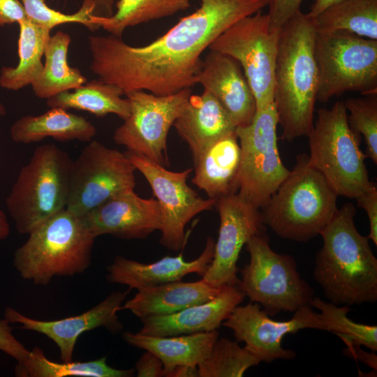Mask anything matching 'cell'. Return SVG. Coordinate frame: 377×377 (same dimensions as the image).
Listing matches in <instances>:
<instances>
[{
    "label": "cell",
    "instance_id": "2",
    "mask_svg": "<svg viewBox=\"0 0 377 377\" xmlns=\"http://www.w3.org/2000/svg\"><path fill=\"white\" fill-rule=\"evenodd\" d=\"M356 210L347 202L338 209L320 235L314 280L328 302L351 306L377 301V259L367 236L357 230Z\"/></svg>",
    "mask_w": 377,
    "mask_h": 377
},
{
    "label": "cell",
    "instance_id": "19",
    "mask_svg": "<svg viewBox=\"0 0 377 377\" xmlns=\"http://www.w3.org/2000/svg\"><path fill=\"white\" fill-rule=\"evenodd\" d=\"M230 115L237 127L251 123L256 111L255 98L239 63L231 57L209 50L195 78Z\"/></svg>",
    "mask_w": 377,
    "mask_h": 377
},
{
    "label": "cell",
    "instance_id": "12",
    "mask_svg": "<svg viewBox=\"0 0 377 377\" xmlns=\"http://www.w3.org/2000/svg\"><path fill=\"white\" fill-rule=\"evenodd\" d=\"M135 170L125 153L90 141L72 161L66 209L82 217L116 193L134 188Z\"/></svg>",
    "mask_w": 377,
    "mask_h": 377
},
{
    "label": "cell",
    "instance_id": "43",
    "mask_svg": "<svg viewBox=\"0 0 377 377\" xmlns=\"http://www.w3.org/2000/svg\"><path fill=\"white\" fill-rule=\"evenodd\" d=\"M165 377H198V367L179 365L168 371Z\"/></svg>",
    "mask_w": 377,
    "mask_h": 377
},
{
    "label": "cell",
    "instance_id": "10",
    "mask_svg": "<svg viewBox=\"0 0 377 377\" xmlns=\"http://www.w3.org/2000/svg\"><path fill=\"white\" fill-rule=\"evenodd\" d=\"M280 29L259 11L235 22L209 46L240 65L253 92L256 111L274 103V73Z\"/></svg>",
    "mask_w": 377,
    "mask_h": 377
},
{
    "label": "cell",
    "instance_id": "45",
    "mask_svg": "<svg viewBox=\"0 0 377 377\" xmlns=\"http://www.w3.org/2000/svg\"><path fill=\"white\" fill-rule=\"evenodd\" d=\"M10 225L6 215L0 209V241L6 239L10 234Z\"/></svg>",
    "mask_w": 377,
    "mask_h": 377
},
{
    "label": "cell",
    "instance_id": "24",
    "mask_svg": "<svg viewBox=\"0 0 377 377\" xmlns=\"http://www.w3.org/2000/svg\"><path fill=\"white\" fill-rule=\"evenodd\" d=\"M220 288L202 279L193 282H169L138 290L133 297L123 303L121 310H129L140 320L169 315L212 300Z\"/></svg>",
    "mask_w": 377,
    "mask_h": 377
},
{
    "label": "cell",
    "instance_id": "26",
    "mask_svg": "<svg viewBox=\"0 0 377 377\" xmlns=\"http://www.w3.org/2000/svg\"><path fill=\"white\" fill-rule=\"evenodd\" d=\"M96 134V129L89 121L60 108H50L39 115H24L10 129L12 140L25 145L47 138L62 142H90Z\"/></svg>",
    "mask_w": 377,
    "mask_h": 377
},
{
    "label": "cell",
    "instance_id": "38",
    "mask_svg": "<svg viewBox=\"0 0 377 377\" xmlns=\"http://www.w3.org/2000/svg\"><path fill=\"white\" fill-rule=\"evenodd\" d=\"M303 0H269V16L272 27L280 29L295 13L300 10Z\"/></svg>",
    "mask_w": 377,
    "mask_h": 377
},
{
    "label": "cell",
    "instance_id": "47",
    "mask_svg": "<svg viewBox=\"0 0 377 377\" xmlns=\"http://www.w3.org/2000/svg\"><path fill=\"white\" fill-rule=\"evenodd\" d=\"M267 1H268V3H269V0H267Z\"/></svg>",
    "mask_w": 377,
    "mask_h": 377
},
{
    "label": "cell",
    "instance_id": "6",
    "mask_svg": "<svg viewBox=\"0 0 377 377\" xmlns=\"http://www.w3.org/2000/svg\"><path fill=\"white\" fill-rule=\"evenodd\" d=\"M72 159L53 144L37 147L6 198L17 231L29 234L67 205Z\"/></svg>",
    "mask_w": 377,
    "mask_h": 377
},
{
    "label": "cell",
    "instance_id": "4",
    "mask_svg": "<svg viewBox=\"0 0 377 377\" xmlns=\"http://www.w3.org/2000/svg\"><path fill=\"white\" fill-rule=\"evenodd\" d=\"M325 177L299 154L287 177L260 209L265 226L281 238L306 242L320 235L338 210L337 197Z\"/></svg>",
    "mask_w": 377,
    "mask_h": 377
},
{
    "label": "cell",
    "instance_id": "36",
    "mask_svg": "<svg viewBox=\"0 0 377 377\" xmlns=\"http://www.w3.org/2000/svg\"><path fill=\"white\" fill-rule=\"evenodd\" d=\"M348 121L353 131L363 135L366 157L377 163V94L350 98L344 103Z\"/></svg>",
    "mask_w": 377,
    "mask_h": 377
},
{
    "label": "cell",
    "instance_id": "39",
    "mask_svg": "<svg viewBox=\"0 0 377 377\" xmlns=\"http://www.w3.org/2000/svg\"><path fill=\"white\" fill-rule=\"evenodd\" d=\"M359 207L365 210L369 222V233L367 236L377 245V186L374 184L355 198Z\"/></svg>",
    "mask_w": 377,
    "mask_h": 377
},
{
    "label": "cell",
    "instance_id": "11",
    "mask_svg": "<svg viewBox=\"0 0 377 377\" xmlns=\"http://www.w3.org/2000/svg\"><path fill=\"white\" fill-rule=\"evenodd\" d=\"M278 124L273 103L256 112L250 124L236 130L241 149L237 193L260 209L290 172L279 152Z\"/></svg>",
    "mask_w": 377,
    "mask_h": 377
},
{
    "label": "cell",
    "instance_id": "37",
    "mask_svg": "<svg viewBox=\"0 0 377 377\" xmlns=\"http://www.w3.org/2000/svg\"><path fill=\"white\" fill-rule=\"evenodd\" d=\"M10 323L0 319V350L14 358L17 364L23 363L29 357V350L12 333Z\"/></svg>",
    "mask_w": 377,
    "mask_h": 377
},
{
    "label": "cell",
    "instance_id": "22",
    "mask_svg": "<svg viewBox=\"0 0 377 377\" xmlns=\"http://www.w3.org/2000/svg\"><path fill=\"white\" fill-rule=\"evenodd\" d=\"M173 126L188 145L193 160L207 147L235 134L237 125L219 101L207 90L191 95Z\"/></svg>",
    "mask_w": 377,
    "mask_h": 377
},
{
    "label": "cell",
    "instance_id": "3",
    "mask_svg": "<svg viewBox=\"0 0 377 377\" xmlns=\"http://www.w3.org/2000/svg\"><path fill=\"white\" fill-rule=\"evenodd\" d=\"M316 34L312 19L301 10L280 29L274 103L283 140L290 142L306 136L313 125L318 90Z\"/></svg>",
    "mask_w": 377,
    "mask_h": 377
},
{
    "label": "cell",
    "instance_id": "9",
    "mask_svg": "<svg viewBox=\"0 0 377 377\" xmlns=\"http://www.w3.org/2000/svg\"><path fill=\"white\" fill-rule=\"evenodd\" d=\"M317 101L327 102L348 91L377 94V40L339 31L316 32Z\"/></svg>",
    "mask_w": 377,
    "mask_h": 377
},
{
    "label": "cell",
    "instance_id": "27",
    "mask_svg": "<svg viewBox=\"0 0 377 377\" xmlns=\"http://www.w3.org/2000/svg\"><path fill=\"white\" fill-rule=\"evenodd\" d=\"M71 42L70 35L61 31L50 36L44 52L43 69L31 84L38 98L47 100L63 91L76 89L87 81L78 68L68 64Z\"/></svg>",
    "mask_w": 377,
    "mask_h": 377
},
{
    "label": "cell",
    "instance_id": "35",
    "mask_svg": "<svg viewBox=\"0 0 377 377\" xmlns=\"http://www.w3.org/2000/svg\"><path fill=\"white\" fill-rule=\"evenodd\" d=\"M24 8L27 19L30 22L52 30L57 26L66 23H79L94 31L99 29L91 20L92 15H99L96 8L101 3L112 0H84L78 11L65 14L49 7L45 0H20ZM101 16V15H100Z\"/></svg>",
    "mask_w": 377,
    "mask_h": 377
},
{
    "label": "cell",
    "instance_id": "17",
    "mask_svg": "<svg viewBox=\"0 0 377 377\" xmlns=\"http://www.w3.org/2000/svg\"><path fill=\"white\" fill-rule=\"evenodd\" d=\"M130 290L112 292L88 311L62 319L37 320L10 306L6 308L4 318L10 323L20 325L23 330L46 336L57 346L62 362H71L77 339L84 332L98 327H105L113 334H118L123 330L124 325L117 312L121 310Z\"/></svg>",
    "mask_w": 377,
    "mask_h": 377
},
{
    "label": "cell",
    "instance_id": "5",
    "mask_svg": "<svg viewBox=\"0 0 377 377\" xmlns=\"http://www.w3.org/2000/svg\"><path fill=\"white\" fill-rule=\"evenodd\" d=\"M14 253L21 277L47 286L55 276H73L89 267L96 237L80 216L67 209L36 227Z\"/></svg>",
    "mask_w": 377,
    "mask_h": 377
},
{
    "label": "cell",
    "instance_id": "41",
    "mask_svg": "<svg viewBox=\"0 0 377 377\" xmlns=\"http://www.w3.org/2000/svg\"><path fill=\"white\" fill-rule=\"evenodd\" d=\"M26 19L24 8L18 0H0V27Z\"/></svg>",
    "mask_w": 377,
    "mask_h": 377
},
{
    "label": "cell",
    "instance_id": "46",
    "mask_svg": "<svg viewBox=\"0 0 377 377\" xmlns=\"http://www.w3.org/2000/svg\"><path fill=\"white\" fill-rule=\"evenodd\" d=\"M6 113V110L3 104L0 101V117L4 116Z\"/></svg>",
    "mask_w": 377,
    "mask_h": 377
},
{
    "label": "cell",
    "instance_id": "13",
    "mask_svg": "<svg viewBox=\"0 0 377 377\" xmlns=\"http://www.w3.org/2000/svg\"><path fill=\"white\" fill-rule=\"evenodd\" d=\"M124 95L130 103V114L115 130L114 142L163 166L168 165V134L191 95V89L166 96L143 90Z\"/></svg>",
    "mask_w": 377,
    "mask_h": 377
},
{
    "label": "cell",
    "instance_id": "8",
    "mask_svg": "<svg viewBox=\"0 0 377 377\" xmlns=\"http://www.w3.org/2000/svg\"><path fill=\"white\" fill-rule=\"evenodd\" d=\"M245 246L249 262L239 270L237 286L250 302L259 304L269 316L311 306L313 289L301 276L292 256L271 248L266 232L253 236Z\"/></svg>",
    "mask_w": 377,
    "mask_h": 377
},
{
    "label": "cell",
    "instance_id": "23",
    "mask_svg": "<svg viewBox=\"0 0 377 377\" xmlns=\"http://www.w3.org/2000/svg\"><path fill=\"white\" fill-rule=\"evenodd\" d=\"M191 182L209 198L237 193L241 149L237 134L223 138L205 148L193 160Z\"/></svg>",
    "mask_w": 377,
    "mask_h": 377
},
{
    "label": "cell",
    "instance_id": "25",
    "mask_svg": "<svg viewBox=\"0 0 377 377\" xmlns=\"http://www.w3.org/2000/svg\"><path fill=\"white\" fill-rule=\"evenodd\" d=\"M219 337L218 330L167 337L131 332L123 334L128 344L151 352L161 360L164 377L168 371L179 365L198 367L207 357Z\"/></svg>",
    "mask_w": 377,
    "mask_h": 377
},
{
    "label": "cell",
    "instance_id": "33",
    "mask_svg": "<svg viewBox=\"0 0 377 377\" xmlns=\"http://www.w3.org/2000/svg\"><path fill=\"white\" fill-rule=\"evenodd\" d=\"M260 362L236 340L218 339L207 357L198 366V377H242Z\"/></svg>",
    "mask_w": 377,
    "mask_h": 377
},
{
    "label": "cell",
    "instance_id": "29",
    "mask_svg": "<svg viewBox=\"0 0 377 377\" xmlns=\"http://www.w3.org/2000/svg\"><path fill=\"white\" fill-rule=\"evenodd\" d=\"M17 24L18 64L15 67L3 66L0 71V87L12 91L31 85L39 75L43 67L42 58L50 38V30L27 19Z\"/></svg>",
    "mask_w": 377,
    "mask_h": 377
},
{
    "label": "cell",
    "instance_id": "16",
    "mask_svg": "<svg viewBox=\"0 0 377 377\" xmlns=\"http://www.w3.org/2000/svg\"><path fill=\"white\" fill-rule=\"evenodd\" d=\"M216 205L220 217L219 235L212 260L202 279L215 288L237 286V263L242 247L251 237L266 232L260 209L237 193L219 197Z\"/></svg>",
    "mask_w": 377,
    "mask_h": 377
},
{
    "label": "cell",
    "instance_id": "28",
    "mask_svg": "<svg viewBox=\"0 0 377 377\" xmlns=\"http://www.w3.org/2000/svg\"><path fill=\"white\" fill-rule=\"evenodd\" d=\"M123 95L118 87L98 79L59 93L47 99L46 104L50 108L87 111L96 117L113 114L125 119L130 114V103Z\"/></svg>",
    "mask_w": 377,
    "mask_h": 377
},
{
    "label": "cell",
    "instance_id": "1",
    "mask_svg": "<svg viewBox=\"0 0 377 377\" xmlns=\"http://www.w3.org/2000/svg\"><path fill=\"white\" fill-rule=\"evenodd\" d=\"M199 1L195 12L144 46L129 45L112 34L89 36L91 71L124 94L143 90L166 96L191 88L211 43L235 22L268 5L267 0Z\"/></svg>",
    "mask_w": 377,
    "mask_h": 377
},
{
    "label": "cell",
    "instance_id": "34",
    "mask_svg": "<svg viewBox=\"0 0 377 377\" xmlns=\"http://www.w3.org/2000/svg\"><path fill=\"white\" fill-rule=\"evenodd\" d=\"M311 307L320 311V316L327 327V331L338 335L345 343H357L364 346L372 352L377 351V326L357 323L347 314L349 306L336 305L330 302L314 297Z\"/></svg>",
    "mask_w": 377,
    "mask_h": 377
},
{
    "label": "cell",
    "instance_id": "32",
    "mask_svg": "<svg viewBox=\"0 0 377 377\" xmlns=\"http://www.w3.org/2000/svg\"><path fill=\"white\" fill-rule=\"evenodd\" d=\"M106 360V357H102L87 362L59 363L49 360L40 348L35 347L23 363L17 364L15 372L22 377H131L135 374V369H116Z\"/></svg>",
    "mask_w": 377,
    "mask_h": 377
},
{
    "label": "cell",
    "instance_id": "42",
    "mask_svg": "<svg viewBox=\"0 0 377 377\" xmlns=\"http://www.w3.org/2000/svg\"><path fill=\"white\" fill-rule=\"evenodd\" d=\"M360 345L357 343L347 344V348L343 350V353L347 356H353L354 358L359 360L364 364L376 371L377 369V356L373 353H367L361 349Z\"/></svg>",
    "mask_w": 377,
    "mask_h": 377
},
{
    "label": "cell",
    "instance_id": "14",
    "mask_svg": "<svg viewBox=\"0 0 377 377\" xmlns=\"http://www.w3.org/2000/svg\"><path fill=\"white\" fill-rule=\"evenodd\" d=\"M125 154L146 178L159 204L160 243L174 251L182 250L188 237L185 233L187 223L198 214L212 209L217 199H205L188 186L191 168L170 171L142 155L128 150Z\"/></svg>",
    "mask_w": 377,
    "mask_h": 377
},
{
    "label": "cell",
    "instance_id": "44",
    "mask_svg": "<svg viewBox=\"0 0 377 377\" xmlns=\"http://www.w3.org/2000/svg\"><path fill=\"white\" fill-rule=\"evenodd\" d=\"M341 1L343 0H313L310 10L306 15L311 18L315 17L330 5Z\"/></svg>",
    "mask_w": 377,
    "mask_h": 377
},
{
    "label": "cell",
    "instance_id": "31",
    "mask_svg": "<svg viewBox=\"0 0 377 377\" xmlns=\"http://www.w3.org/2000/svg\"><path fill=\"white\" fill-rule=\"evenodd\" d=\"M110 16L92 15L91 20L110 34L122 36L125 29L171 16L190 7V0H119Z\"/></svg>",
    "mask_w": 377,
    "mask_h": 377
},
{
    "label": "cell",
    "instance_id": "7",
    "mask_svg": "<svg viewBox=\"0 0 377 377\" xmlns=\"http://www.w3.org/2000/svg\"><path fill=\"white\" fill-rule=\"evenodd\" d=\"M306 135L309 163L326 179L338 195L356 198L374 184L369 179L361 136L350 128L344 102L320 108Z\"/></svg>",
    "mask_w": 377,
    "mask_h": 377
},
{
    "label": "cell",
    "instance_id": "30",
    "mask_svg": "<svg viewBox=\"0 0 377 377\" xmlns=\"http://www.w3.org/2000/svg\"><path fill=\"white\" fill-rule=\"evenodd\" d=\"M311 19L318 33L343 31L377 40V0H343Z\"/></svg>",
    "mask_w": 377,
    "mask_h": 377
},
{
    "label": "cell",
    "instance_id": "18",
    "mask_svg": "<svg viewBox=\"0 0 377 377\" xmlns=\"http://www.w3.org/2000/svg\"><path fill=\"white\" fill-rule=\"evenodd\" d=\"M96 238L103 235L126 239H145L161 227V212L154 198L138 196L126 188L81 217Z\"/></svg>",
    "mask_w": 377,
    "mask_h": 377
},
{
    "label": "cell",
    "instance_id": "40",
    "mask_svg": "<svg viewBox=\"0 0 377 377\" xmlns=\"http://www.w3.org/2000/svg\"><path fill=\"white\" fill-rule=\"evenodd\" d=\"M135 371L138 377H164L161 360L153 353L145 350L135 364Z\"/></svg>",
    "mask_w": 377,
    "mask_h": 377
},
{
    "label": "cell",
    "instance_id": "20",
    "mask_svg": "<svg viewBox=\"0 0 377 377\" xmlns=\"http://www.w3.org/2000/svg\"><path fill=\"white\" fill-rule=\"evenodd\" d=\"M214 245V239L208 237L202 252L191 261L185 260L182 251L176 256H167L149 263L118 256L107 268V279L139 290L179 281L190 274L203 276L212 260Z\"/></svg>",
    "mask_w": 377,
    "mask_h": 377
},
{
    "label": "cell",
    "instance_id": "15",
    "mask_svg": "<svg viewBox=\"0 0 377 377\" xmlns=\"http://www.w3.org/2000/svg\"><path fill=\"white\" fill-rule=\"evenodd\" d=\"M258 303L238 305L222 323L233 332L235 340L244 343L245 348L260 362L271 363L277 360H290L295 351L282 347L281 341L288 334H295L303 329L327 331L320 313L311 306L299 309L291 319L278 321L272 319Z\"/></svg>",
    "mask_w": 377,
    "mask_h": 377
},
{
    "label": "cell",
    "instance_id": "21",
    "mask_svg": "<svg viewBox=\"0 0 377 377\" xmlns=\"http://www.w3.org/2000/svg\"><path fill=\"white\" fill-rule=\"evenodd\" d=\"M238 286L225 285L212 300L176 313L141 319L138 332L149 336L167 337L218 330L244 300Z\"/></svg>",
    "mask_w": 377,
    "mask_h": 377
}]
</instances>
